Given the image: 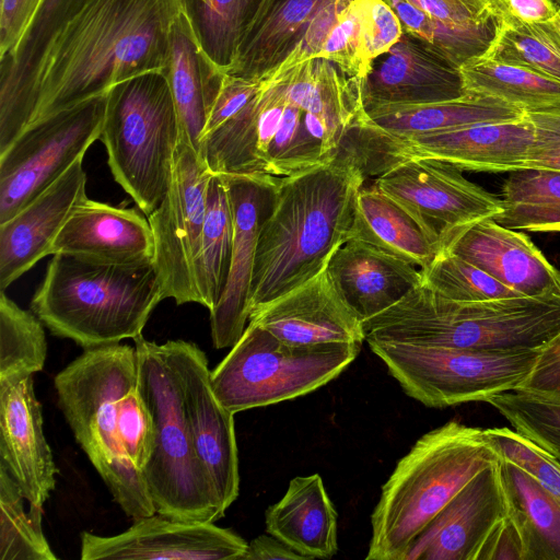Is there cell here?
Masks as SVG:
<instances>
[{"label":"cell","mask_w":560,"mask_h":560,"mask_svg":"<svg viewBox=\"0 0 560 560\" xmlns=\"http://www.w3.org/2000/svg\"><path fill=\"white\" fill-rule=\"evenodd\" d=\"M180 9V0H89L47 54L30 124L135 75L164 71Z\"/></svg>","instance_id":"6da1fadb"},{"label":"cell","mask_w":560,"mask_h":560,"mask_svg":"<svg viewBox=\"0 0 560 560\" xmlns=\"http://www.w3.org/2000/svg\"><path fill=\"white\" fill-rule=\"evenodd\" d=\"M364 179L357 165L340 158L279 177L259 233L249 315L328 265L348 241L355 195Z\"/></svg>","instance_id":"7a4b0ae2"},{"label":"cell","mask_w":560,"mask_h":560,"mask_svg":"<svg viewBox=\"0 0 560 560\" xmlns=\"http://www.w3.org/2000/svg\"><path fill=\"white\" fill-rule=\"evenodd\" d=\"M362 325L366 342L483 351L538 350L560 331V298L457 302L421 283Z\"/></svg>","instance_id":"3957f363"},{"label":"cell","mask_w":560,"mask_h":560,"mask_svg":"<svg viewBox=\"0 0 560 560\" xmlns=\"http://www.w3.org/2000/svg\"><path fill=\"white\" fill-rule=\"evenodd\" d=\"M499 459L483 429L448 421L423 434L382 487L365 559L402 560L452 498Z\"/></svg>","instance_id":"277c9868"},{"label":"cell","mask_w":560,"mask_h":560,"mask_svg":"<svg viewBox=\"0 0 560 560\" xmlns=\"http://www.w3.org/2000/svg\"><path fill=\"white\" fill-rule=\"evenodd\" d=\"M163 300L153 264L116 265L55 254L31 311L83 349L139 336Z\"/></svg>","instance_id":"5b68a950"},{"label":"cell","mask_w":560,"mask_h":560,"mask_svg":"<svg viewBox=\"0 0 560 560\" xmlns=\"http://www.w3.org/2000/svg\"><path fill=\"white\" fill-rule=\"evenodd\" d=\"M54 384L75 441L114 500L133 520L156 513L142 471L127 457L117 434L115 401L138 386L136 347L86 348Z\"/></svg>","instance_id":"8992f818"},{"label":"cell","mask_w":560,"mask_h":560,"mask_svg":"<svg viewBox=\"0 0 560 560\" xmlns=\"http://www.w3.org/2000/svg\"><path fill=\"white\" fill-rule=\"evenodd\" d=\"M100 140L114 179L148 217L172 182L180 128L165 73L149 71L110 88Z\"/></svg>","instance_id":"52a82bcc"},{"label":"cell","mask_w":560,"mask_h":560,"mask_svg":"<svg viewBox=\"0 0 560 560\" xmlns=\"http://www.w3.org/2000/svg\"><path fill=\"white\" fill-rule=\"evenodd\" d=\"M138 389L154 422L153 453L142 470L155 512L179 521L217 522L224 516L187 422L182 387L160 345L133 338Z\"/></svg>","instance_id":"ba28073f"},{"label":"cell","mask_w":560,"mask_h":560,"mask_svg":"<svg viewBox=\"0 0 560 560\" xmlns=\"http://www.w3.org/2000/svg\"><path fill=\"white\" fill-rule=\"evenodd\" d=\"M360 343H285L249 322L211 371L213 392L234 415L304 396L336 378L357 358Z\"/></svg>","instance_id":"9c48e42d"},{"label":"cell","mask_w":560,"mask_h":560,"mask_svg":"<svg viewBox=\"0 0 560 560\" xmlns=\"http://www.w3.org/2000/svg\"><path fill=\"white\" fill-rule=\"evenodd\" d=\"M368 345L408 396L433 408L487 401L497 394L515 390L540 351H483L388 341Z\"/></svg>","instance_id":"30bf717a"},{"label":"cell","mask_w":560,"mask_h":560,"mask_svg":"<svg viewBox=\"0 0 560 560\" xmlns=\"http://www.w3.org/2000/svg\"><path fill=\"white\" fill-rule=\"evenodd\" d=\"M106 93L30 124L0 153V223L83 159L100 139Z\"/></svg>","instance_id":"8fae6325"},{"label":"cell","mask_w":560,"mask_h":560,"mask_svg":"<svg viewBox=\"0 0 560 560\" xmlns=\"http://www.w3.org/2000/svg\"><path fill=\"white\" fill-rule=\"evenodd\" d=\"M211 175L205 160L180 140L170 189L147 217L154 238L153 266L162 298L174 299L178 305L201 302L196 270Z\"/></svg>","instance_id":"7c38bea8"},{"label":"cell","mask_w":560,"mask_h":560,"mask_svg":"<svg viewBox=\"0 0 560 560\" xmlns=\"http://www.w3.org/2000/svg\"><path fill=\"white\" fill-rule=\"evenodd\" d=\"M533 140V126L526 115L405 139L386 133L369 120L371 175L380 176L410 158L436 159L460 170L511 173L524 168Z\"/></svg>","instance_id":"4fadbf2b"},{"label":"cell","mask_w":560,"mask_h":560,"mask_svg":"<svg viewBox=\"0 0 560 560\" xmlns=\"http://www.w3.org/2000/svg\"><path fill=\"white\" fill-rule=\"evenodd\" d=\"M462 171L445 161L410 158L377 176L374 185L442 246L455 230L503 210L498 196L468 180Z\"/></svg>","instance_id":"5bb4252c"},{"label":"cell","mask_w":560,"mask_h":560,"mask_svg":"<svg viewBox=\"0 0 560 560\" xmlns=\"http://www.w3.org/2000/svg\"><path fill=\"white\" fill-rule=\"evenodd\" d=\"M160 349L179 378L196 452L214 485L221 510L225 513L240 491L234 413L217 398L207 357L197 345L168 340L160 345Z\"/></svg>","instance_id":"9a60e30c"},{"label":"cell","mask_w":560,"mask_h":560,"mask_svg":"<svg viewBox=\"0 0 560 560\" xmlns=\"http://www.w3.org/2000/svg\"><path fill=\"white\" fill-rule=\"evenodd\" d=\"M80 540L82 560H243L248 546L212 522L179 521L159 513L133 520L114 536L83 532Z\"/></svg>","instance_id":"2e32d148"},{"label":"cell","mask_w":560,"mask_h":560,"mask_svg":"<svg viewBox=\"0 0 560 560\" xmlns=\"http://www.w3.org/2000/svg\"><path fill=\"white\" fill-rule=\"evenodd\" d=\"M224 176L234 219L231 268L223 295L210 312L214 348L233 347L249 319L250 284L262 223L271 211L279 177L269 174Z\"/></svg>","instance_id":"e0dca14e"},{"label":"cell","mask_w":560,"mask_h":560,"mask_svg":"<svg viewBox=\"0 0 560 560\" xmlns=\"http://www.w3.org/2000/svg\"><path fill=\"white\" fill-rule=\"evenodd\" d=\"M509 515L500 459L477 474L413 540L402 560H476Z\"/></svg>","instance_id":"ac0fdd59"},{"label":"cell","mask_w":560,"mask_h":560,"mask_svg":"<svg viewBox=\"0 0 560 560\" xmlns=\"http://www.w3.org/2000/svg\"><path fill=\"white\" fill-rule=\"evenodd\" d=\"M361 91L364 109L446 102L467 95L460 68L406 32L371 62Z\"/></svg>","instance_id":"d6986e66"},{"label":"cell","mask_w":560,"mask_h":560,"mask_svg":"<svg viewBox=\"0 0 560 560\" xmlns=\"http://www.w3.org/2000/svg\"><path fill=\"white\" fill-rule=\"evenodd\" d=\"M447 250L527 298H560V271L530 238L487 218L455 230ZM440 249V250H441Z\"/></svg>","instance_id":"ffe728a7"},{"label":"cell","mask_w":560,"mask_h":560,"mask_svg":"<svg viewBox=\"0 0 560 560\" xmlns=\"http://www.w3.org/2000/svg\"><path fill=\"white\" fill-rule=\"evenodd\" d=\"M248 322L293 346L365 341L362 322L341 298L327 266L250 313Z\"/></svg>","instance_id":"44dd1931"},{"label":"cell","mask_w":560,"mask_h":560,"mask_svg":"<svg viewBox=\"0 0 560 560\" xmlns=\"http://www.w3.org/2000/svg\"><path fill=\"white\" fill-rule=\"evenodd\" d=\"M89 0H42L16 46L0 58V153L30 125L47 54Z\"/></svg>","instance_id":"7402d4cb"},{"label":"cell","mask_w":560,"mask_h":560,"mask_svg":"<svg viewBox=\"0 0 560 560\" xmlns=\"http://www.w3.org/2000/svg\"><path fill=\"white\" fill-rule=\"evenodd\" d=\"M77 160L56 182L15 215L0 223V289L4 291L42 258L73 209L86 197V174Z\"/></svg>","instance_id":"603a6c76"},{"label":"cell","mask_w":560,"mask_h":560,"mask_svg":"<svg viewBox=\"0 0 560 560\" xmlns=\"http://www.w3.org/2000/svg\"><path fill=\"white\" fill-rule=\"evenodd\" d=\"M0 466L30 505L44 506L55 489L58 470L44 434L33 376L0 386Z\"/></svg>","instance_id":"cb8c5ba5"},{"label":"cell","mask_w":560,"mask_h":560,"mask_svg":"<svg viewBox=\"0 0 560 560\" xmlns=\"http://www.w3.org/2000/svg\"><path fill=\"white\" fill-rule=\"evenodd\" d=\"M55 254L116 265H151L154 238L139 208L114 207L85 197L54 242Z\"/></svg>","instance_id":"d4e9b609"},{"label":"cell","mask_w":560,"mask_h":560,"mask_svg":"<svg viewBox=\"0 0 560 560\" xmlns=\"http://www.w3.org/2000/svg\"><path fill=\"white\" fill-rule=\"evenodd\" d=\"M327 269L341 298L362 323L422 283L416 265L358 240L343 243L330 257Z\"/></svg>","instance_id":"484cf974"},{"label":"cell","mask_w":560,"mask_h":560,"mask_svg":"<svg viewBox=\"0 0 560 560\" xmlns=\"http://www.w3.org/2000/svg\"><path fill=\"white\" fill-rule=\"evenodd\" d=\"M163 72L177 112L180 140L201 156L202 136L225 72L203 51L183 9L171 27Z\"/></svg>","instance_id":"4316f807"},{"label":"cell","mask_w":560,"mask_h":560,"mask_svg":"<svg viewBox=\"0 0 560 560\" xmlns=\"http://www.w3.org/2000/svg\"><path fill=\"white\" fill-rule=\"evenodd\" d=\"M328 0H262L236 50L228 74L261 80L298 47Z\"/></svg>","instance_id":"83f0119b"},{"label":"cell","mask_w":560,"mask_h":560,"mask_svg":"<svg viewBox=\"0 0 560 560\" xmlns=\"http://www.w3.org/2000/svg\"><path fill=\"white\" fill-rule=\"evenodd\" d=\"M268 534L310 559L338 551L337 512L318 474L290 480L284 495L265 513Z\"/></svg>","instance_id":"f1b7e54d"},{"label":"cell","mask_w":560,"mask_h":560,"mask_svg":"<svg viewBox=\"0 0 560 560\" xmlns=\"http://www.w3.org/2000/svg\"><path fill=\"white\" fill-rule=\"evenodd\" d=\"M349 240H358L428 267L441 246L401 205L375 185L358 190Z\"/></svg>","instance_id":"f546056e"},{"label":"cell","mask_w":560,"mask_h":560,"mask_svg":"<svg viewBox=\"0 0 560 560\" xmlns=\"http://www.w3.org/2000/svg\"><path fill=\"white\" fill-rule=\"evenodd\" d=\"M366 31L368 0H328L283 65L292 67L312 58H323L362 81L371 66Z\"/></svg>","instance_id":"4dcf8cb0"},{"label":"cell","mask_w":560,"mask_h":560,"mask_svg":"<svg viewBox=\"0 0 560 560\" xmlns=\"http://www.w3.org/2000/svg\"><path fill=\"white\" fill-rule=\"evenodd\" d=\"M364 110L370 121L398 139L481 122L513 120L525 115V110L517 106L475 93L446 102L382 105Z\"/></svg>","instance_id":"1f68e13d"},{"label":"cell","mask_w":560,"mask_h":560,"mask_svg":"<svg viewBox=\"0 0 560 560\" xmlns=\"http://www.w3.org/2000/svg\"><path fill=\"white\" fill-rule=\"evenodd\" d=\"M500 468L524 560H560V502L518 466L500 458Z\"/></svg>","instance_id":"d6a6232c"},{"label":"cell","mask_w":560,"mask_h":560,"mask_svg":"<svg viewBox=\"0 0 560 560\" xmlns=\"http://www.w3.org/2000/svg\"><path fill=\"white\" fill-rule=\"evenodd\" d=\"M233 240L234 219L228 186L222 174H212L196 270L200 304L210 312L221 300L228 283Z\"/></svg>","instance_id":"836d02e7"},{"label":"cell","mask_w":560,"mask_h":560,"mask_svg":"<svg viewBox=\"0 0 560 560\" xmlns=\"http://www.w3.org/2000/svg\"><path fill=\"white\" fill-rule=\"evenodd\" d=\"M502 212L493 220L512 230L560 232V170L511 172L501 191Z\"/></svg>","instance_id":"e575fe53"},{"label":"cell","mask_w":560,"mask_h":560,"mask_svg":"<svg viewBox=\"0 0 560 560\" xmlns=\"http://www.w3.org/2000/svg\"><path fill=\"white\" fill-rule=\"evenodd\" d=\"M262 0H180L199 45L224 72Z\"/></svg>","instance_id":"d590c367"},{"label":"cell","mask_w":560,"mask_h":560,"mask_svg":"<svg viewBox=\"0 0 560 560\" xmlns=\"http://www.w3.org/2000/svg\"><path fill=\"white\" fill-rule=\"evenodd\" d=\"M398 16L404 32L429 44L457 67L483 58L500 28V19L462 26L441 22L406 0H385Z\"/></svg>","instance_id":"8d00e7d4"},{"label":"cell","mask_w":560,"mask_h":560,"mask_svg":"<svg viewBox=\"0 0 560 560\" xmlns=\"http://www.w3.org/2000/svg\"><path fill=\"white\" fill-rule=\"evenodd\" d=\"M460 72L467 94L492 96L524 110L560 101V81L525 68L477 59Z\"/></svg>","instance_id":"74e56055"},{"label":"cell","mask_w":560,"mask_h":560,"mask_svg":"<svg viewBox=\"0 0 560 560\" xmlns=\"http://www.w3.org/2000/svg\"><path fill=\"white\" fill-rule=\"evenodd\" d=\"M47 354L40 319L0 292V386H10L42 371Z\"/></svg>","instance_id":"f35d334b"},{"label":"cell","mask_w":560,"mask_h":560,"mask_svg":"<svg viewBox=\"0 0 560 560\" xmlns=\"http://www.w3.org/2000/svg\"><path fill=\"white\" fill-rule=\"evenodd\" d=\"M18 483L0 466V560H57L42 527L43 508L24 510Z\"/></svg>","instance_id":"ab89813d"},{"label":"cell","mask_w":560,"mask_h":560,"mask_svg":"<svg viewBox=\"0 0 560 560\" xmlns=\"http://www.w3.org/2000/svg\"><path fill=\"white\" fill-rule=\"evenodd\" d=\"M420 270L422 283L453 301L482 302L523 296L472 264L444 249L439 252L428 267Z\"/></svg>","instance_id":"60d3db41"},{"label":"cell","mask_w":560,"mask_h":560,"mask_svg":"<svg viewBox=\"0 0 560 560\" xmlns=\"http://www.w3.org/2000/svg\"><path fill=\"white\" fill-rule=\"evenodd\" d=\"M481 59L525 68L560 81V49L540 24L500 21L495 40Z\"/></svg>","instance_id":"b9f144b4"},{"label":"cell","mask_w":560,"mask_h":560,"mask_svg":"<svg viewBox=\"0 0 560 560\" xmlns=\"http://www.w3.org/2000/svg\"><path fill=\"white\" fill-rule=\"evenodd\" d=\"M516 432L560 462V404L509 390L487 399Z\"/></svg>","instance_id":"7bdbcfd3"},{"label":"cell","mask_w":560,"mask_h":560,"mask_svg":"<svg viewBox=\"0 0 560 560\" xmlns=\"http://www.w3.org/2000/svg\"><path fill=\"white\" fill-rule=\"evenodd\" d=\"M483 435L500 458L526 471L560 502V462L556 457L508 428L485 429Z\"/></svg>","instance_id":"ee69618b"},{"label":"cell","mask_w":560,"mask_h":560,"mask_svg":"<svg viewBox=\"0 0 560 560\" xmlns=\"http://www.w3.org/2000/svg\"><path fill=\"white\" fill-rule=\"evenodd\" d=\"M115 409L121 447L131 463L142 471L154 450L155 428L138 386L118 398Z\"/></svg>","instance_id":"f6af8a7d"},{"label":"cell","mask_w":560,"mask_h":560,"mask_svg":"<svg viewBox=\"0 0 560 560\" xmlns=\"http://www.w3.org/2000/svg\"><path fill=\"white\" fill-rule=\"evenodd\" d=\"M525 115L534 130V140L524 168L560 170V101L533 109Z\"/></svg>","instance_id":"bcb514c9"},{"label":"cell","mask_w":560,"mask_h":560,"mask_svg":"<svg viewBox=\"0 0 560 560\" xmlns=\"http://www.w3.org/2000/svg\"><path fill=\"white\" fill-rule=\"evenodd\" d=\"M515 390L560 404V331L540 348L530 373Z\"/></svg>","instance_id":"7dc6e473"},{"label":"cell","mask_w":560,"mask_h":560,"mask_svg":"<svg viewBox=\"0 0 560 560\" xmlns=\"http://www.w3.org/2000/svg\"><path fill=\"white\" fill-rule=\"evenodd\" d=\"M428 15L448 24L475 26L498 18L489 0H406Z\"/></svg>","instance_id":"c3c4849f"},{"label":"cell","mask_w":560,"mask_h":560,"mask_svg":"<svg viewBox=\"0 0 560 560\" xmlns=\"http://www.w3.org/2000/svg\"><path fill=\"white\" fill-rule=\"evenodd\" d=\"M262 80H249L228 74L210 110L203 136L237 114L259 91ZM202 136V138H203Z\"/></svg>","instance_id":"681fc988"},{"label":"cell","mask_w":560,"mask_h":560,"mask_svg":"<svg viewBox=\"0 0 560 560\" xmlns=\"http://www.w3.org/2000/svg\"><path fill=\"white\" fill-rule=\"evenodd\" d=\"M402 34L398 16L385 0H368L366 52L370 65L396 44Z\"/></svg>","instance_id":"f907efd6"},{"label":"cell","mask_w":560,"mask_h":560,"mask_svg":"<svg viewBox=\"0 0 560 560\" xmlns=\"http://www.w3.org/2000/svg\"><path fill=\"white\" fill-rule=\"evenodd\" d=\"M42 0H0V58L19 43Z\"/></svg>","instance_id":"816d5d0a"},{"label":"cell","mask_w":560,"mask_h":560,"mask_svg":"<svg viewBox=\"0 0 560 560\" xmlns=\"http://www.w3.org/2000/svg\"><path fill=\"white\" fill-rule=\"evenodd\" d=\"M476 560H524V547L520 529L508 515L487 537Z\"/></svg>","instance_id":"f5cc1de1"},{"label":"cell","mask_w":560,"mask_h":560,"mask_svg":"<svg viewBox=\"0 0 560 560\" xmlns=\"http://www.w3.org/2000/svg\"><path fill=\"white\" fill-rule=\"evenodd\" d=\"M491 10L502 22L542 24L558 13L552 0H489Z\"/></svg>","instance_id":"db71d44e"},{"label":"cell","mask_w":560,"mask_h":560,"mask_svg":"<svg viewBox=\"0 0 560 560\" xmlns=\"http://www.w3.org/2000/svg\"><path fill=\"white\" fill-rule=\"evenodd\" d=\"M310 560L272 535H259L248 542L243 560Z\"/></svg>","instance_id":"11a10c76"},{"label":"cell","mask_w":560,"mask_h":560,"mask_svg":"<svg viewBox=\"0 0 560 560\" xmlns=\"http://www.w3.org/2000/svg\"><path fill=\"white\" fill-rule=\"evenodd\" d=\"M540 25L560 49V9H558V13L551 21Z\"/></svg>","instance_id":"9f6ffc18"},{"label":"cell","mask_w":560,"mask_h":560,"mask_svg":"<svg viewBox=\"0 0 560 560\" xmlns=\"http://www.w3.org/2000/svg\"><path fill=\"white\" fill-rule=\"evenodd\" d=\"M552 1L558 7V9H560V0H552Z\"/></svg>","instance_id":"6f0895ef"}]
</instances>
